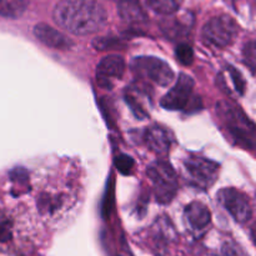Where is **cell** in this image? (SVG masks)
<instances>
[{
  "mask_svg": "<svg viewBox=\"0 0 256 256\" xmlns=\"http://www.w3.org/2000/svg\"><path fill=\"white\" fill-rule=\"evenodd\" d=\"M118 12L120 18L129 24H139L146 19L139 0H118Z\"/></svg>",
  "mask_w": 256,
  "mask_h": 256,
  "instance_id": "obj_13",
  "label": "cell"
},
{
  "mask_svg": "<svg viewBox=\"0 0 256 256\" xmlns=\"http://www.w3.org/2000/svg\"><path fill=\"white\" fill-rule=\"evenodd\" d=\"M228 72L230 75V79H232V84H234L235 92L239 95H244L245 89H246V82H245L244 76L242 75V72L239 70L235 69L234 66L228 68Z\"/></svg>",
  "mask_w": 256,
  "mask_h": 256,
  "instance_id": "obj_17",
  "label": "cell"
},
{
  "mask_svg": "<svg viewBox=\"0 0 256 256\" xmlns=\"http://www.w3.org/2000/svg\"><path fill=\"white\" fill-rule=\"evenodd\" d=\"M28 0H0V15L5 18H16L24 14Z\"/></svg>",
  "mask_w": 256,
  "mask_h": 256,
  "instance_id": "obj_14",
  "label": "cell"
},
{
  "mask_svg": "<svg viewBox=\"0 0 256 256\" xmlns=\"http://www.w3.org/2000/svg\"><path fill=\"white\" fill-rule=\"evenodd\" d=\"M242 58L244 62L252 72H256V40L245 44L242 49Z\"/></svg>",
  "mask_w": 256,
  "mask_h": 256,
  "instance_id": "obj_16",
  "label": "cell"
},
{
  "mask_svg": "<svg viewBox=\"0 0 256 256\" xmlns=\"http://www.w3.org/2000/svg\"><path fill=\"white\" fill-rule=\"evenodd\" d=\"M12 220L0 214V242H6L12 239Z\"/></svg>",
  "mask_w": 256,
  "mask_h": 256,
  "instance_id": "obj_19",
  "label": "cell"
},
{
  "mask_svg": "<svg viewBox=\"0 0 256 256\" xmlns=\"http://www.w3.org/2000/svg\"><path fill=\"white\" fill-rule=\"evenodd\" d=\"M132 69L140 78H146L160 86H166L174 80V72L172 68L159 58H135L132 62Z\"/></svg>",
  "mask_w": 256,
  "mask_h": 256,
  "instance_id": "obj_4",
  "label": "cell"
},
{
  "mask_svg": "<svg viewBox=\"0 0 256 256\" xmlns=\"http://www.w3.org/2000/svg\"><path fill=\"white\" fill-rule=\"evenodd\" d=\"M34 35L40 42H42L46 46L52 48V49L66 50L72 46V42L60 32L59 30L54 29L50 25L46 24H38L34 26Z\"/></svg>",
  "mask_w": 256,
  "mask_h": 256,
  "instance_id": "obj_10",
  "label": "cell"
},
{
  "mask_svg": "<svg viewBox=\"0 0 256 256\" xmlns=\"http://www.w3.org/2000/svg\"><path fill=\"white\" fill-rule=\"evenodd\" d=\"M185 219L188 220L192 229L204 230L210 224L212 214L206 205L194 202L185 208Z\"/></svg>",
  "mask_w": 256,
  "mask_h": 256,
  "instance_id": "obj_12",
  "label": "cell"
},
{
  "mask_svg": "<svg viewBox=\"0 0 256 256\" xmlns=\"http://www.w3.org/2000/svg\"><path fill=\"white\" fill-rule=\"evenodd\" d=\"M176 56L179 62L184 65H190L194 60V52L192 49L186 44H180L176 48Z\"/></svg>",
  "mask_w": 256,
  "mask_h": 256,
  "instance_id": "obj_20",
  "label": "cell"
},
{
  "mask_svg": "<svg viewBox=\"0 0 256 256\" xmlns=\"http://www.w3.org/2000/svg\"><path fill=\"white\" fill-rule=\"evenodd\" d=\"M125 62L119 55H109L102 59L96 68V82L99 86L110 90L112 82L124 75Z\"/></svg>",
  "mask_w": 256,
  "mask_h": 256,
  "instance_id": "obj_9",
  "label": "cell"
},
{
  "mask_svg": "<svg viewBox=\"0 0 256 256\" xmlns=\"http://www.w3.org/2000/svg\"><path fill=\"white\" fill-rule=\"evenodd\" d=\"M172 135L169 130L160 125H152L146 132V144L152 152L158 155H165L172 146Z\"/></svg>",
  "mask_w": 256,
  "mask_h": 256,
  "instance_id": "obj_11",
  "label": "cell"
},
{
  "mask_svg": "<svg viewBox=\"0 0 256 256\" xmlns=\"http://www.w3.org/2000/svg\"><path fill=\"white\" fill-rule=\"evenodd\" d=\"M224 118L226 119L230 132L240 145L245 148L254 146L256 140V128L252 122L248 120V118H245V115L242 112L235 110L234 108L226 106L224 108Z\"/></svg>",
  "mask_w": 256,
  "mask_h": 256,
  "instance_id": "obj_6",
  "label": "cell"
},
{
  "mask_svg": "<svg viewBox=\"0 0 256 256\" xmlns=\"http://www.w3.org/2000/svg\"><path fill=\"white\" fill-rule=\"evenodd\" d=\"M184 166L192 184L204 190L214 185L219 175V165L216 162L198 155L188 158Z\"/></svg>",
  "mask_w": 256,
  "mask_h": 256,
  "instance_id": "obj_5",
  "label": "cell"
},
{
  "mask_svg": "<svg viewBox=\"0 0 256 256\" xmlns=\"http://www.w3.org/2000/svg\"><path fill=\"white\" fill-rule=\"evenodd\" d=\"M146 172L150 182L154 185L158 202L162 204L172 202L178 192V178L172 165L162 160H158L148 168Z\"/></svg>",
  "mask_w": 256,
  "mask_h": 256,
  "instance_id": "obj_2",
  "label": "cell"
},
{
  "mask_svg": "<svg viewBox=\"0 0 256 256\" xmlns=\"http://www.w3.org/2000/svg\"><path fill=\"white\" fill-rule=\"evenodd\" d=\"M115 165H116L118 170H119L122 174L129 175L132 174V168H134V160L132 159L128 155H119V156L115 158Z\"/></svg>",
  "mask_w": 256,
  "mask_h": 256,
  "instance_id": "obj_18",
  "label": "cell"
},
{
  "mask_svg": "<svg viewBox=\"0 0 256 256\" xmlns=\"http://www.w3.org/2000/svg\"><path fill=\"white\" fill-rule=\"evenodd\" d=\"M182 2V0H146V4L158 14L172 15L178 12Z\"/></svg>",
  "mask_w": 256,
  "mask_h": 256,
  "instance_id": "obj_15",
  "label": "cell"
},
{
  "mask_svg": "<svg viewBox=\"0 0 256 256\" xmlns=\"http://www.w3.org/2000/svg\"><path fill=\"white\" fill-rule=\"evenodd\" d=\"M219 202L238 222H246L252 219V210L248 196L234 188H225L218 194Z\"/></svg>",
  "mask_w": 256,
  "mask_h": 256,
  "instance_id": "obj_7",
  "label": "cell"
},
{
  "mask_svg": "<svg viewBox=\"0 0 256 256\" xmlns=\"http://www.w3.org/2000/svg\"><path fill=\"white\" fill-rule=\"evenodd\" d=\"M194 80L186 74H182L176 84L172 88L169 92L162 99V106L166 110H182L188 106L192 98Z\"/></svg>",
  "mask_w": 256,
  "mask_h": 256,
  "instance_id": "obj_8",
  "label": "cell"
},
{
  "mask_svg": "<svg viewBox=\"0 0 256 256\" xmlns=\"http://www.w3.org/2000/svg\"><path fill=\"white\" fill-rule=\"evenodd\" d=\"M239 32L236 22L229 15H218L212 18L202 28V39L214 48H226L232 44Z\"/></svg>",
  "mask_w": 256,
  "mask_h": 256,
  "instance_id": "obj_3",
  "label": "cell"
},
{
  "mask_svg": "<svg viewBox=\"0 0 256 256\" xmlns=\"http://www.w3.org/2000/svg\"><path fill=\"white\" fill-rule=\"evenodd\" d=\"M52 18L60 28L84 36L102 30L108 14L96 0H62L55 5Z\"/></svg>",
  "mask_w": 256,
  "mask_h": 256,
  "instance_id": "obj_1",
  "label": "cell"
}]
</instances>
